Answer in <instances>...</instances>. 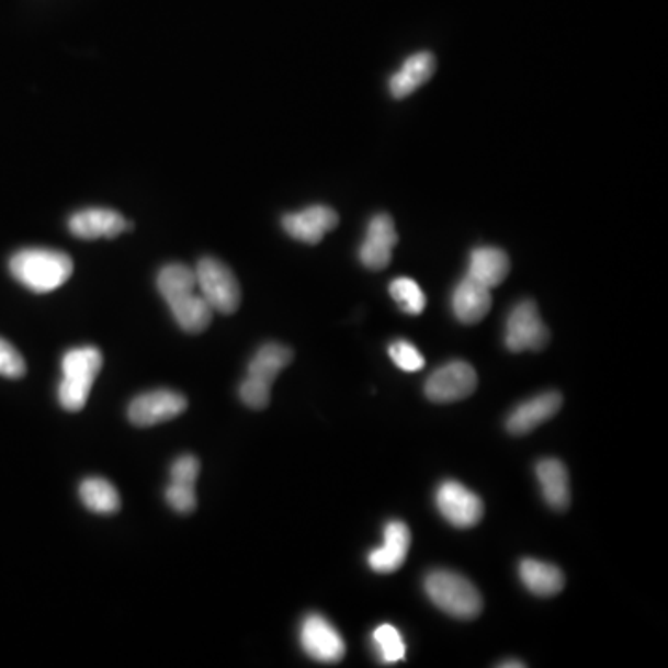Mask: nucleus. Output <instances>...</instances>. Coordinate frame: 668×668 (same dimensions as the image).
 Segmentation results:
<instances>
[{
  "label": "nucleus",
  "instance_id": "1",
  "mask_svg": "<svg viewBox=\"0 0 668 668\" xmlns=\"http://www.w3.org/2000/svg\"><path fill=\"white\" fill-rule=\"evenodd\" d=\"M157 288L182 331L200 335L211 326L214 310L200 294L192 268L184 264L163 265L158 271Z\"/></svg>",
  "mask_w": 668,
  "mask_h": 668
},
{
  "label": "nucleus",
  "instance_id": "2",
  "mask_svg": "<svg viewBox=\"0 0 668 668\" xmlns=\"http://www.w3.org/2000/svg\"><path fill=\"white\" fill-rule=\"evenodd\" d=\"M72 268L69 254L42 247L21 249L10 259L13 279L36 294H48L64 286L72 275Z\"/></svg>",
  "mask_w": 668,
  "mask_h": 668
},
{
  "label": "nucleus",
  "instance_id": "3",
  "mask_svg": "<svg viewBox=\"0 0 668 668\" xmlns=\"http://www.w3.org/2000/svg\"><path fill=\"white\" fill-rule=\"evenodd\" d=\"M101 367L103 353L95 346L67 351L61 359V381L58 386V399L64 409L69 412L84 409Z\"/></svg>",
  "mask_w": 668,
  "mask_h": 668
},
{
  "label": "nucleus",
  "instance_id": "4",
  "mask_svg": "<svg viewBox=\"0 0 668 668\" xmlns=\"http://www.w3.org/2000/svg\"><path fill=\"white\" fill-rule=\"evenodd\" d=\"M429 600L445 614L472 621L483 611V598L476 585L452 570H434L426 578Z\"/></svg>",
  "mask_w": 668,
  "mask_h": 668
},
{
  "label": "nucleus",
  "instance_id": "5",
  "mask_svg": "<svg viewBox=\"0 0 668 668\" xmlns=\"http://www.w3.org/2000/svg\"><path fill=\"white\" fill-rule=\"evenodd\" d=\"M197 290L211 305L212 310L222 314H233L238 310L241 303V288L238 279L229 265L214 257H205L195 268Z\"/></svg>",
  "mask_w": 668,
  "mask_h": 668
},
{
  "label": "nucleus",
  "instance_id": "6",
  "mask_svg": "<svg viewBox=\"0 0 668 668\" xmlns=\"http://www.w3.org/2000/svg\"><path fill=\"white\" fill-rule=\"evenodd\" d=\"M550 331L535 303L525 299L512 308L506 326V346L512 353L541 351L548 346Z\"/></svg>",
  "mask_w": 668,
  "mask_h": 668
},
{
  "label": "nucleus",
  "instance_id": "7",
  "mask_svg": "<svg viewBox=\"0 0 668 668\" xmlns=\"http://www.w3.org/2000/svg\"><path fill=\"white\" fill-rule=\"evenodd\" d=\"M476 386V370L468 362L453 361L429 375L423 392L434 404H453L472 396Z\"/></svg>",
  "mask_w": 668,
  "mask_h": 668
},
{
  "label": "nucleus",
  "instance_id": "8",
  "mask_svg": "<svg viewBox=\"0 0 668 668\" xmlns=\"http://www.w3.org/2000/svg\"><path fill=\"white\" fill-rule=\"evenodd\" d=\"M437 507L440 514L461 530L479 524L485 514V506L477 494L458 482H444L437 490Z\"/></svg>",
  "mask_w": 668,
  "mask_h": 668
},
{
  "label": "nucleus",
  "instance_id": "9",
  "mask_svg": "<svg viewBox=\"0 0 668 668\" xmlns=\"http://www.w3.org/2000/svg\"><path fill=\"white\" fill-rule=\"evenodd\" d=\"M186 407V398L181 392L168 390V388L144 392L128 405V420L138 428H151L181 416Z\"/></svg>",
  "mask_w": 668,
  "mask_h": 668
},
{
  "label": "nucleus",
  "instance_id": "10",
  "mask_svg": "<svg viewBox=\"0 0 668 668\" xmlns=\"http://www.w3.org/2000/svg\"><path fill=\"white\" fill-rule=\"evenodd\" d=\"M299 638L303 650L308 657H313L314 661L338 663L346 656L342 635L321 614H308L303 621Z\"/></svg>",
  "mask_w": 668,
  "mask_h": 668
},
{
  "label": "nucleus",
  "instance_id": "11",
  "mask_svg": "<svg viewBox=\"0 0 668 668\" xmlns=\"http://www.w3.org/2000/svg\"><path fill=\"white\" fill-rule=\"evenodd\" d=\"M398 244V230L388 214H377L367 223L366 238L359 249V259L367 270L381 271L390 264L392 251Z\"/></svg>",
  "mask_w": 668,
  "mask_h": 668
},
{
  "label": "nucleus",
  "instance_id": "12",
  "mask_svg": "<svg viewBox=\"0 0 668 668\" xmlns=\"http://www.w3.org/2000/svg\"><path fill=\"white\" fill-rule=\"evenodd\" d=\"M67 227L75 238L99 240L123 235L125 230L133 229V223L112 208H84L69 217Z\"/></svg>",
  "mask_w": 668,
  "mask_h": 668
},
{
  "label": "nucleus",
  "instance_id": "13",
  "mask_svg": "<svg viewBox=\"0 0 668 668\" xmlns=\"http://www.w3.org/2000/svg\"><path fill=\"white\" fill-rule=\"evenodd\" d=\"M286 235L303 244H319L338 225V214L331 206L313 205L305 211L290 212L281 219Z\"/></svg>",
  "mask_w": 668,
  "mask_h": 668
},
{
  "label": "nucleus",
  "instance_id": "14",
  "mask_svg": "<svg viewBox=\"0 0 668 668\" xmlns=\"http://www.w3.org/2000/svg\"><path fill=\"white\" fill-rule=\"evenodd\" d=\"M561 405H563V396L559 392L539 394L535 398L518 405L517 409L512 410L511 416L507 418V431L517 437L531 433L541 423L552 420L559 412Z\"/></svg>",
  "mask_w": 668,
  "mask_h": 668
},
{
  "label": "nucleus",
  "instance_id": "15",
  "mask_svg": "<svg viewBox=\"0 0 668 668\" xmlns=\"http://www.w3.org/2000/svg\"><path fill=\"white\" fill-rule=\"evenodd\" d=\"M410 550V530L404 522H390L385 528V544L374 550L367 563L374 573L392 574L404 566Z\"/></svg>",
  "mask_w": 668,
  "mask_h": 668
},
{
  "label": "nucleus",
  "instance_id": "16",
  "mask_svg": "<svg viewBox=\"0 0 668 668\" xmlns=\"http://www.w3.org/2000/svg\"><path fill=\"white\" fill-rule=\"evenodd\" d=\"M452 307L458 321L468 324V326L477 324L487 316L488 310L492 307L490 288L466 275L453 292Z\"/></svg>",
  "mask_w": 668,
  "mask_h": 668
},
{
  "label": "nucleus",
  "instance_id": "17",
  "mask_svg": "<svg viewBox=\"0 0 668 668\" xmlns=\"http://www.w3.org/2000/svg\"><path fill=\"white\" fill-rule=\"evenodd\" d=\"M434 69H437V60L428 50L409 56L404 61L401 69L392 75L390 82H388L392 97L405 99V97L412 95L418 88H422L426 82H429Z\"/></svg>",
  "mask_w": 668,
  "mask_h": 668
},
{
  "label": "nucleus",
  "instance_id": "18",
  "mask_svg": "<svg viewBox=\"0 0 668 668\" xmlns=\"http://www.w3.org/2000/svg\"><path fill=\"white\" fill-rule=\"evenodd\" d=\"M536 479L546 503L554 511H566L570 506V477L565 464L557 458H544L536 464Z\"/></svg>",
  "mask_w": 668,
  "mask_h": 668
},
{
  "label": "nucleus",
  "instance_id": "19",
  "mask_svg": "<svg viewBox=\"0 0 668 668\" xmlns=\"http://www.w3.org/2000/svg\"><path fill=\"white\" fill-rule=\"evenodd\" d=\"M511 270L506 251L498 247H477L469 254L468 278L492 290L503 283Z\"/></svg>",
  "mask_w": 668,
  "mask_h": 668
},
{
  "label": "nucleus",
  "instance_id": "20",
  "mask_svg": "<svg viewBox=\"0 0 668 668\" xmlns=\"http://www.w3.org/2000/svg\"><path fill=\"white\" fill-rule=\"evenodd\" d=\"M292 359H294V351L290 350L288 346L278 342L264 343L249 362L247 377L271 388L278 380V375L283 372L284 367L290 366Z\"/></svg>",
  "mask_w": 668,
  "mask_h": 668
},
{
  "label": "nucleus",
  "instance_id": "21",
  "mask_svg": "<svg viewBox=\"0 0 668 668\" xmlns=\"http://www.w3.org/2000/svg\"><path fill=\"white\" fill-rule=\"evenodd\" d=\"M518 573L525 589L535 597H555L565 587V576L561 573V568L544 561L524 559L520 563Z\"/></svg>",
  "mask_w": 668,
  "mask_h": 668
},
{
  "label": "nucleus",
  "instance_id": "22",
  "mask_svg": "<svg viewBox=\"0 0 668 668\" xmlns=\"http://www.w3.org/2000/svg\"><path fill=\"white\" fill-rule=\"evenodd\" d=\"M80 500L86 509L97 514H114L120 511L121 498L117 488L103 477H88L80 485Z\"/></svg>",
  "mask_w": 668,
  "mask_h": 668
},
{
  "label": "nucleus",
  "instance_id": "23",
  "mask_svg": "<svg viewBox=\"0 0 668 668\" xmlns=\"http://www.w3.org/2000/svg\"><path fill=\"white\" fill-rule=\"evenodd\" d=\"M390 295L394 302L398 303L399 308L410 316H418L423 313L428 305L426 294L420 288V284L409 278H399L390 283Z\"/></svg>",
  "mask_w": 668,
  "mask_h": 668
},
{
  "label": "nucleus",
  "instance_id": "24",
  "mask_svg": "<svg viewBox=\"0 0 668 668\" xmlns=\"http://www.w3.org/2000/svg\"><path fill=\"white\" fill-rule=\"evenodd\" d=\"M374 641L380 648L381 659L388 663L401 661L405 657V643L396 627L383 624L374 632Z\"/></svg>",
  "mask_w": 668,
  "mask_h": 668
},
{
  "label": "nucleus",
  "instance_id": "25",
  "mask_svg": "<svg viewBox=\"0 0 668 668\" xmlns=\"http://www.w3.org/2000/svg\"><path fill=\"white\" fill-rule=\"evenodd\" d=\"M388 355H390L394 364L404 372H420L426 366V359H423L422 353L407 340H398V342L392 343L388 348Z\"/></svg>",
  "mask_w": 668,
  "mask_h": 668
},
{
  "label": "nucleus",
  "instance_id": "26",
  "mask_svg": "<svg viewBox=\"0 0 668 668\" xmlns=\"http://www.w3.org/2000/svg\"><path fill=\"white\" fill-rule=\"evenodd\" d=\"M166 501L171 509H176L181 514H190L197 507V498H195V485L188 483H169L166 488Z\"/></svg>",
  "mask_w": 668,
  "mask_h": 668
},
{
  "label": "nucleus",
  "instance_id": "27",
  "mask_svg": "<svg viewBox=\"0 0 668 668\" xmlns=\"http://www.w3.org/2000/svg\"><path fill=\"white\" fill-rule=\"evenodd\" d=\"M26 374V364L21 353H19L12 343L0 338V375L10 377V380H19Z\"/></svg>",
  "mask_w": 668,
  "mask_h": 668
},
{
  "label": "nucleus",
  "instance_id": "28",
  "mask_svg": "<svg viewBox=\"0 0 668 668\" xmlns=\"http://www.w3.org/2000/svg\"><path fill=\"white\" fill-rule=\"evenodd\" d=\"M238 392H240L241 401H244L247 407H251V409L262 410L270 404V386L257 383V381L249 380V377L244 380V383L240 385V390Z\"/></svg>",
  "mask_w": 668,
  "mask_h": 668
},
{
  "label": "nucleus",
  "instance_id": "29",
  "mask_svg": "<svg viewBox=\"0 0 668 668\" xmlns=\"http://www.w3.org/2000/svg\"><path fill=\"white\" fill-rule=\"evenodd\" d=\"M200 472V458L193 457V455H182V457L177 458L176 463L171 464L169 477H171V482L195 485Z\"/></svg>",
  "mask_w": 668,
  "mask_h": 668
},
{
  "label": "nucleus",
  "instance_id": "30",
  "mask_svg": "<svg viewBox=\"0 0 668 668\" xmlns=\"http://www.w3.org/2000/svg\"><path fill=\"white\" fill-rule=\"evenodd\" d=\"M500 667H503V668L525 667V663H517V661L501 663Z\"/></svg>",
  "mask_w": 668,
  "mask_h": 668
}]
</instances>
